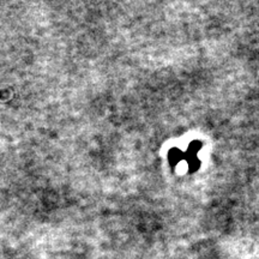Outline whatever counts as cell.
Masks as SVG:
<instances>
[{
	"instance_id": "obj_1",
	"label": "cell",
	"mask_w": 259,
	"mask_h": 259,
	"mask_svg": "<svg viewBox=\"0 0 259 259\" xmlns=\"http://www.w3.org/2000/svg\"><path fill=\"white\" fill-rule=\"evenodd\" d=\"M168 161L170 166L176 167L182 161H185V153L182 150H180L179 148H173L168 153Z\"/></svg>"
},
{
	"instance_id": "obj_3",
	"label": "cell",
	"mask_w": 259,
	"mask_h": 259,
	"mask_svg": "<svg viewBox=\"0 0 259 259\" xmlns=\"http://www.w3.org/2000/svg\"><path fill=\"white\" fill-rule=\"evenodd\" d=\"M203 148V143L200 141H193L188 144L187 150L185 151V155H189V156H197V154L200 153Z\"/></svg>"
},
{
	"instance_id": "obj_2",
	"label": "cell",
	"mask_w": 259,
	"mask_h": 259,
	"mask_svg": "<svg viewBox=\"0 0 259 259\" xmlns=\"http://www.w3.org/2000/svg\"><path fill=\"white\" fill-rule=\"evenodd\" d=\"M185 161L187 163V170L189 173L197 172L201 168V160L198 156H189V155H185Z\"/></svg>"
}]
</instances>
